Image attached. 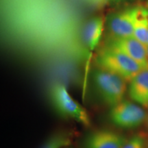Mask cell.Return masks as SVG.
<instances>
[{
	"label": "cell",
	"mask_w": 148,
	"mask_h": 148,
	"mask_svg": "<svg viewBox=\"0 0 148 148\" xmlns=\"http://www.w3.org/2000/svg\"><path fill=\"white\" fill-rule=\"evenodd\" d=\"M98 68L121 77L126 82L131 79L144 68L127 55L106 46L96 57Z\"/></svg>",
	"instance_id": "cell-1"
},
{
	"label": "cell",
	"mask_w": 148,
	"mask_h": 148,
	"mask_svg": "<svg viewBox=\"0 0 148 148\" xmlns=\"http://www.w3.org/2000/svg\"><path fill=\"white\" fill-rule=\"evenodd\" d=\"M96 89L103 101L111 107L123 100L126 92V81L121 77L97 68L93 73Z\"/></svg>",
	"instance_id": "cell-2"
},
{
	"label": "cell",
	"mask_w": 148,
	"mask_h": 148,
	"mask_svg": "<svg viewBox=\"0 0 148 148\" xmlns=\"http://www.w3.org/2000/svg\"><path fill=\"white\" fill-rule=\"evenodd\" d=\"M51 95L53 106L60 114L85 126L90 125V119L86 109L73 99L64 85L55 84L51 89Z\"/></svg>",
	"instance_id": "cell-3"
},
{
	"label": "cell",
	"mask_w": 148,
	"mask_h": 148,
	"mask_svg": "<svg viewBox=\"0 0 148 148\" xmlns=\"http://www.w3.org/2000/svg\"><path fill=\"white\" fill-rule=\"evenodd\" d=\"M110 117L116 126L131 129L139 126L143 123L146 113L143 108L131 101L123 100L112 107Z\"/></svg>",
	"instance_id": "cell-4"
},
{
	"label": "cell",
	"mask_w": 148,
	"mask_h": 148,
	"mask_svg": "<svg viewBox=\"0 0 148 148\" xmlns=\"http://www.w3.org/2000/svg\"><path fill=\"white\" fill-rule=\"evenodd\" d=\"M138 9L139 6L130 7L114 12L108 16L106 23L112 38L133 36Z\"/></svg>",
	"instance_id": "cell-5"
},
{
	"label": "cell",
	"mask_w": 148,
	"mask_h": 148,
	"mask_svg": "<svg viewBox=\"0 0 148 148\" xmlns=\"http://www.w3.org/2000/svg\"><path fill=\"white\" fill-rule=\"evenodd\" d=\"M106 46L121 51L137 62L144 69H148L147 46L136 39L135 37L111 38Z\"/></svg>",
	"instance_id": "cell-6"
},
{
	"label": "cell",
	"mask_w": 148,
	"mask_h": 148,
	"mask_svg": "<svg viewBox=\"0 0 148 148\" xmlns=\"http://www.w3.org/2000/svg\"><path fill=\"white\" fill-rule=\"evenodd\" d=\"M126 139L117 133L107 130L95 131L88 136L86 148H122Z\"/></svg>",
	"instance_id": "cell-7"
},
{
	"label": "cell",
	"mask_w": 148,
	"mask_h": 148,
	"mask_svg": "<svg viewBox=\"0 0 148 148\" xmlns=\"http://www.w3.org/2000/svg\"><path fill=\"white\" fill-rule=\"evenodd\" d=\"M129 95L140 106L148 108V69H143L130 82Z\"/></svg>",
	"instance_id": "cell-8"
},
{
	"label": "cell",
	"mask_w": 148,
	"mask_h": 148,
	"mask_svg": "<svg viewBox=\"0 0 148 148\" xmlns=\"http://www.w3.org/2000/svg\"><path fill=\"white\" fill-rule=\"evenodd\" d=\"M106 23V18L103 16H99L90 18L85 24L83 38L90 51H93L99 45Z\"/></svg>",
	"instance_id": "cell-9"
},
{
	"label": "cell",
	"mask_w": 148,
	"mask_h": 148,
	"mask_svg": "<svg viewBox=\"0 0 148 148\" xmlns=\"http://www.w3.org/2000/svg\"><path fill=\"white\" fill-rule=\"evenodd\" d=\"M136 39L148 45V8L139 6L134 27V35Z\"/></svg>",
	"instance_id": "cell-10"
},
{
	"label": "cell",
	"mask_w": 148,
	"mask_h": 148,
	"mask_svg": "<svg viewBox=\"0 0 148 148\" xmlns=\"http://www.w3.org/2000/svg\"><path fill=\"white\" fill-rule=\"evenodd\" d=\"M71 144V137L66 134H58L47 140L42 148H65Z\"/></svg>",
	"instance_id": "cell-11"
},
{
	"label": "cell",
	"mask_w": 148,
	"mask_h": 148,
	"mask_svg": "<svg viewBox=\"0 0 148 148\" xmlns=\"http://www.w3.org/2000/svg\"><path fill=\"white\" fill-rule=\"evenodd\" d=\"M122 148H145V140L140 135H135L126 140Z\"/></svg>",
	"instance_id": "cell-12"
},
{
	"label": "cell",
	"mask_w": 148,
	"mask_h": 148,
	"mask_svg": "<svg viewBox=\"0 0 148 148\" xmlns=\"http://www.w3.org/2000/svg\"><path fill=\"white\" fill-rule=\"evenodd\" d=\"M108 1H124V0H108Z\"/></svg>",
	"instance_id": "cell-13"
},
{
	"label": "cell",
	"mask_w": 148,
	"mask_h": 148,
	"mask_svg": "<svg viewBox=\"0 0 148 148\" xmlns=\"http://www.w3.org/2000/svg\"><path fill=\"white\" fill-rule=\"evenodd\" d=\"M147 58H148V45L147 46Z\"/></svg>",
	"instance_id": "cell-14"
},
{
	"label": "cell",
	"mask_w": 148,
	"mask_h": 148,
	"mask_svg": "<svg viewBox=\"0 0 148 148\" xmlns=\"http://www.w3.org/2000/svg\"><path fill=\"white\" fill-rule=\"evenodd\" d=\"M147 8H148V2H147Z\"/></svg>",
	"instance_id": "cell-15"
}]
</instances>
